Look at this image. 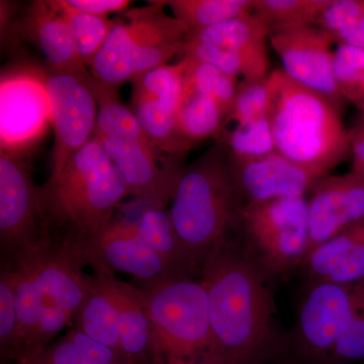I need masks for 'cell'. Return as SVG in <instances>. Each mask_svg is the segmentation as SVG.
I'll return each mask as SVG.
<instances>
[{"instance_id": "6da1fadb", "label": "cell", "mask_w": 364, "mask_h": 364, "mask_svg": "<svg viewBox=\"0 0 364 364\" xmlns=\"http://www.w3.org/2000/svg\"><path fill=\"white\" fill-rule=\"evenodd\" d=\"M210 330L220 364H274L287 331L277 318V280L244 248L227 238L202 272Z\"/></svg>"}, {"instance_id": "7a4b0ae2", "label": "cell", "mask_w": 364, "mask_h": 364, "mask_svg": "<svg viewBox=\"0 0 364 364\" xmlns=\"http://www.w3.org/2000/svg\"><path fill=\"white\" fill-rule=\"evenodd\" d=\"M42 240L82 253L111 227L114 210L128 186L119 170L93 136L63 169L37 189Z\"/></svg>"}, {"instance_id": "3957f363", "label": "cell", "mask_w": 364, "mask_h": 364, "mask_svg": "<svg viewBox=\"0 0 364 364\" xmlns=\"http://www.w3.org/2000/svg\"><path fill=\"white\" fill-rule=\"evenodd\" d=\"M268 93L277 152L321 176L350 157L348 130L329 98L282 70L270 72Z\"/></svg>"}, {"instance_id": "277c9868", "label": "cell", "mask_w": 364, "mask_h": 364, "mask_svg": "<svg viewBox=\"0 0 364 364\" xmlns=\"http://www.w3.org/2000/svg\"><path fill=\"white\" fill-rule=\"evenodd\" d=\"M168 210L179 238L200 272L208 255L237 232L243 198L235 184L227 150L220 143L184 166Z\"/></svg>"}, {"instance_id": "5b68a950", "label": "cell", "mask_w": 364, "mask_h": 364, "mask_svg": "<svg viewBox=\"0 0 364 364\" xmlns=\"http://www.w3.org/2000/svg\"><path fill=\"white\" fill-rule=\"evenodd\" d=\"M150 364H220L202 282L174 277L145 284Z\"/></svg>"}, {"instance_id": "8992f818", "label": "cell", "mask_w": 364, "mask_h": 364, "mask_svg": "<svg viewBox=\"0 0 364 364\" xmlns=\"http://www.w3.org/2000/svg\"><path fill=\"white\" fill-rule=\"evenodd\" d=\"M164 1L127 11L117 20L107 42L90 66L91 76L119 87L153 69L168 65L188 42V30L165 13Z\"/></svg>"}, {"instance_id": "52a82bcc", "label": "cell", "mask_w": 364, "mask_h": 364, "mask_svg": "<svg viewBox=\"0 0 364 364\" xmlns=\"http://www.w3.org/2000/svg\"><path fill=\"white\" fill-rule=\"evenodd\" d=\"M237 233L261 267L277 279L289 280L309 253L306 196L244 203Z\"/></svg>"}, {"instance_id": "ba28073f", "label": "cell", "mask_w": 364, "mask_h": 364, "mask_svg": "<svg viewBox=\"0 0 364 364\" xmlns=\"http://www.w3.org/2000/svg\"><path fill=\"white\" fill-rule=\"evenodd\" d=\"M359 284H303L294 324L274 364H329L355 313Z\"/></svg>"}, {"instance_id": "9c48e42d", "label": "cell", "mask_w": 364, "mask_h": 364, "mask_svg": "<svg viewBox=\"0 0 364 364\" xmlns=\"http://www.w3.org/2000/svg\"><path fill=\"white\" fill-rule=\"evenodd\" d=\"M87 76L47 73L43 82L55 134L51 176L95 136L98 107Z\"/></svg>"}, {"instance_id": "30bf717a", "label": "cell", "mask_w": 364, "mask_h": 364, "mask_svg": "<svg viewBox=\"0 0 364 364\" xmlns=\"http://www.w3.org/2000/svg\"><path fill=\"white\" fill-rule=\"evenodd\" d=\"M37 186L28 167L13 150L0 155V246L13 261L42 242Z\"/></svg>"}, {"instance_id": "8fae6325", "label": "cell", "mask_w": 364, "mask_h": 364, "mask_svg": "<svg viewBox=\"0 0 364 364\" xmlns=\"http://www.w3.org/2000/svg\"><path fill=\"white\" fill-rule=\"evenodd\" d=\"M268 40L287 75L325 95L341 109L344 100L335 81V43L329 33L316 25L282 26L272 28Z\"/></svg>"}, {"instance_id": "7c38bea8", "label": "cell", "mask_w": 364, "mask_h": 364, "mask_svg": "<svg viewBox=\"0 0 364 364\" xmlns=\"http://www.w3.org/2000/svg\"><path fill=\"white\" fill-rule=\"evenodd\" d=\"M309 252L364 220V181L353 171L320 177L308 200Z\"/></svg>"}, {"instance_id": "4fadbf2b", "label": "cell", "mask_w": 364, "mask_h": 364, "mask_svg": "<svg viewBox=\"0 0 364 364\" xmlns=\"http://www.w3.org/2000/svg\"><path fill=\"white\" fill-rule=\"evenodd\" d=\"M228 157L235 184L245 203L304 196L322 177L277 151L257 157L228 153Z\"/></svg>"}, {"instance_id": "5bb4252c", "label": "cell", "mask_w": 364, "mask_h": 364, "mask_svg": "<svg viewBox=\"0 0 364 364\" xmlns=\"http://www.w3.org/2000/svg\"><path fill=\"white\" fill-rule=\"evenodd\" d=\"M25 254L43 293L74 320L90 293L92 279L82 272L88 265L85 255L45 241Z\"/></svg>"}, {"instance_id": "9a60e30c", "label": "cell", "mask_w": 364, "mask_h": 364, "mask_svg": "<svg viewBox=\"0 0 364 364\" xmlns=\"http://www.w3.org/2000/svg\"><path fill=\"white\" fill-rule=\"evenodd\" d=\"M93 268L133 275L143 284L179 277L136 233L134 223H112L88 253Z\"/></svg>"}, {"instance_id": "2e32d148", "label": "cell", "mask_w": 364, "mask_h": 364, "mask_svg": "<svg viewBox=\"0 0 364 364\" xmlns=\"http://www.w3.org/2000/svg\"><path fill=\"white\" fill-rule=\"evenodd\" d=\"M23 35L44 56L48 74L90 75L68 25L51 1H33L21 20Z\"/></svg>"}, {"instance_id": "e0dca14e", "label": "cell", "mask_w": 364, "mask_h": 364, "mask_svg": "<svg viewBox=\"0 0 364 364\" xmlns=\"http://www.w3.org/2000/svg\"><path fill=\"white\" fill-rule=\"evenodd\" d=\"M299 273L303 284H356L364 280V220L306 255Z\"/></svg>"}, {"instance_id": "ac0fdd59", "label": "cell", "mask_w": 364, "mask_h": 364, "mask_svg": "<svg viewBox=\"0 0 364 364\" xmlns=\"http://www.w3.org/2000/svg\"><path fill=\"white\" fill-rule=\"evenodd\" d=\"M269 33L267 23L253 13L191 33L188 40L234 53L247 68L245 80H258L270 74L267 50Z\"/></svg>"}, {"instance_id": "d6986e66", "label": "cell", "mask_w": 364, "mask_h": 364, "mask_svg": "<svg viewBox=\"0 0 364 364\" xmlns=\"http://www.w3.org/2000/svg\"><path fill=\"white\" fill-rule=\"evenodd\" d=\"M111 287L117 316L122 353L135 364H150L151 318L142 289L111 274Z\"/></svg>"}, {"instance_id": "ffe728a7", "label": "cell", "mask_w": 364, "mask_h": 364, "mask_svg": "<svg viewBox=\"0 0 364 364\" xmlns=\"http://www.w3.org/2000/svg\"><path fill=\"white\" fill-rule=\"evenodd\" d=\"M95 270L90 293L74 317L76 321L74 328L122 353L119 316L111 287L112 272L107 267L95 268Z\"/></svg>"}, {"instance_id": "44dd1931", "label": "cell", "mask_w": 364, "mask_h": 364, "mask_svg": "<svg viewBox=\"0 0 364 364\" xmlns=\"http://www.w3.org/2000/svg\"><path fill=\"white\" fill-rule=\"evenodd\" d=\"M136 233L172 269L183 277L200 273L188 249L179 238L168 210L149 207L135 223Z\"/></svg>"}, {"instance_id": "7402d4cb", "label": "cell", "mask_w": 364, "mask_h": 364, "mask_svg": "<svg viewBox=\"0 0 364 364\" xmlns=\"http://www.w3.org/2000/svg\"><path fill=\"white\" fill-rule=\"evenodd\" d=\"M226 117V112L215 100L183 85L177 129L188 150L205 139L217 138Z\"/></svg>"}, {"instance_id": "603a6c76", "label": "cell", "mask_w": 364, "mask_h": 364, "mask_svg": "<svg viewBox=\"0 0 364 364\" xmlns=\"http://www.w3.org/2000/svg\"><path fill=\"white\" fill-rule=\"evenodd\" d=\"M11 262L16 275V305L18 315L13 360L18 363L23 348L35 331L43 309L44 293L33 274L32 265L26 254Z\"/></svg>"}, {"instance_id": "cb8c5ba5", "label": "cell", "mask_w": 364, "mask_h": 364, "mask_svg": "<svg viewBox=\"0 0 364 364\" xmlns=\"http://www.w3.org/2000/svg\"><path fill=\"white\" fill-rule=\"evenodd\" d=\"M174 18L188 28V36L232 18L253 14L255 0H169Z\"/></svg>"}, {"instance_id": "d4e9b609", "label": "cell", "mask_w": 364, "mask_h": 364, "mask_svg": "<svg viewBox=\"0 0 364 364\" xmlns=\"http://www.w3.org/2000/svg\"><path fill=\"white\" fill-rule=\"evenodd\" d=\"M70 28L79 56L90 68L104 47L117 20L81 13L69 6L67 0H52Z\"/></svg>"}, {"instance_id": "484cf974", "label": "cell", "mask_w": 364, "mask_h": 364, "mask_svg": "<svg viewBox=\"0 0 364 364\" xmlns=\"http://www.w3.org/2000/svg\"><path fill=\"white\" fill-rule=\"evenodd\" d=\"M182 59L186 63L184 86L212 97L221 105L228 116L240 83L239 78L228 75L215 67L198 60L189 57H182Z\"/></svg>"}, {"instance_id": "4316f807", "label": "cell", "mask_w": 364, "mask_h": 364, "mask_svg": "<svg viewBox=\"0 0 364 364\" xmlns=\"http://www.w3.org/2000/svg\"><path fill=\"white\" fill-rule=\"evenodd\" d=\"M215 139L232 156L257 157L277 151L268 117L235 124Z\"/></svg>"}, {"instance_id": "83f0119b", "label": "cell", "mask_w": 364, "mask_h": 364, "mask_svg": "<svg viewBox=\"0 0 364 364\" xmlns=\"http://www.w3.org/2000/svg\"><path fill=\"white\" fill-rule=\"evenodd\" d=\"M330 0H255L253 13L272 28L316 25Z\"/></svg>"}, {"instance_id": "f1b7e54d", "label": "cell", "mask_w": 364, "mask_h": 364, "mask_svg": "<svg viewBox=\"0 0 364 364\" xmlns=\"http://www.w3.org/2000/svg\"><path fill=\"white\" fill-rule=\"evenodd\" d=\"M334 76L342 98L364 112V49L337 45Z\"/></svg>"}, {"instance_id": "f546056e", "label": "cell", "mask_w": 364, "mask_h": 364, "mask_svg": "<svg viewBox=\"0 0 364 364\" xmlns=\"http://www.w3.org/2000/svg\"><path fill=\"white\" fill-rule=\"evenodd\" d=\"M18 315L16 305V275L11 262L2 261L0 269V353L2 361L13 360Z\"/></svg>"}, {"instance_id": "4dcf8cb0", "label": "cell", "mask_w": 364, "mask_h": 364, "mask_svg": "<svg viewBox=\"0 0 364 364\" xmlns=\"http://www.w3.org/2000/svg\"><path fill=\"white\" fill-rule=\"evenodd\" d=\"M269 76V75H268ZM268 76L258 80L242 79L223 130L231 123L240 124L267 117Z\"/></svg>"}, {"instance_id": "1f68e13d", "label": "cell", "mask_w": 364, "mask_h": 364, "mask_svg": "<svg viewBox=\"0 0 364 364\" xmlns=\"http://www.w3.org/2000/svg\"><path fill=\"white\" fill-rule=\"evenodd\" d=\"M73 320L71 316L44 294V309L39 323L23 348L18 363L30 364L48 347L54 337Z\"/></svg>"}, {"instance_id": "d6a6232c", "label": "cell", "mask_w": 364, "mask_h": 364, "mask_svg": "<svg viewBox=\"0 0 364 364\" xmlns=\"http://www.w3.org/2000/svg\"><path fill=\"white\" fill-rule=\"evenodd\" d=\"M364 359V280L359 284L355 313L333 351L329 364H355Z\"/></svg>"}, {"instance_id": "836d02e7", "label": "cell", "mask_w": 364, "mask_h": 364, "mask_svg": "<svg viewBox=\"0 0 364 364\" xmlns=\"http://www.w3.org/2000/svg\"><path fill=\"white\" fill-rule=\"evenodd\" d=\"M364 13V0H330L316 26L330 36L343 30Z\"/></svg>"}, {"instance_id": "e575fe53", "label": "cell", "mask_w": 364, "mask_h": 364, "mask_svg": "<svg viewBox=\"0 0 364 364\" xmlns=\"http://www.w3.org/2000/svg\"><path fill=\"white\" fill-rule=\"evenodd\" d=\"M66 336L75 345L83 358L90 364H135L107 345L100 343L83 334L76 328H72Z\"/></svg>"}, {"instance_id": "d590c367", "label": "cell", "mask_w": 364, "mask_h": 364, "mask_svg": "<svg viewBox=\"0 0 364 364\" xmlns=\"http://www.w3.org/2000/svg\"><path fill=\"white\" fill-rule=\"evenodd\" d=\"M69 6L81 13L109 18V14L126 11L132 1L129 0H67Z\"/></svg>"}, {"instance_id": "8d00e7d4", "label": "cell", "mask_w": 364, "mask_h": 364, "mask_svg": "<svg viewBox=\"0 0 364 364\" xmlns=\"http://www.w3.org/2000/svg\"><path fill=\"white\" fill-rule=\"evenodd\" d=\"M350 143L351 171L364 181V112L352 128L348 129Z\"/></svg>"}, {"instance_id": "74e56055", "label": "cell", "mask_w": 364, "mask_h": 364, "mask_svg": "<svg viewBox=\"0 0 364 364\" xmlns=\"http://www.w3.org/2000/svg\"><path fill=\"white\" fill-rule=\"evenodd\" d=\"M335 44L364 49V13L343 30L332 36Z\"/></svg>"}, {"instance_id": "f35d334b", "label": "cell", "mask_w": 364, "mask_h": 364, "mask_svg": "<svg viewBox=\"0 0 364 364\" xmlns=\"http://www.w3.org/2000/svg\"><path fill=\"white\" fill-rule=\"evenodd\" d=\"M1 364H20V363H6V361H2Z\"/></svg>"}, {"instance_id": "ab89813d", "label": "cell", "mask_w": 364, "mask_h": 364, "mask_svg": "<svg viewBox=\"0 0 364 364\" xmlns=\"http://www.w3.org/2000/svg\"><path fill=\"white\" fill-rule=\"evenodd\" d=\"M355 364H364V359H363V360L359 361V363H355Z\"/></svg>"}]
</instances>
